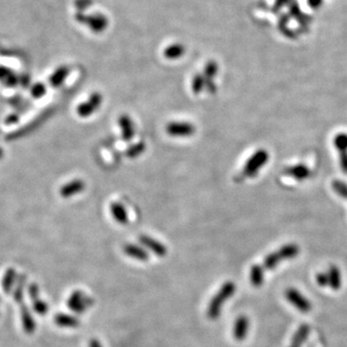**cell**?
Returning <instances> with one entry per match:
<instances>
[{
    "label": "cell",
    "instance_id": "obj_1",
    "mask_svg": "<svg viewBox=\"0 0 347 347\" xmlns=\"http://www.w3.org/2000/svg\"><path fill=\"white\" fill-rule=\"evenodd\" d=\"M236 290V286L233 282L228 281L224 283L216 294L212 298L208 306L207 316L211 320H217L220 317L222 307L230 298H231Z\"/></svg>",
    "mask_w": 347,
    "mask_h": 347
},
{
    "label": "cell",
    "instance_id": "obj_2",
    "mask_svg": "<svg viewBox=\"0 0 347 347\" xmlns=\"http://www.w3.org/2000/svg\"><path fill=\"white\" fill-rule=\"evenodd\" d=\"M94 298H92L80 289L74 290L67 300V306L69 309L77 314H82L86 312L90 308L94 306Z\"/></svg>",
    "mask_w": 347,
    "mask_h": 347
},
{
    "label": "cell",
    "instance_id": "obj_3",
    "mask_svg": "<svg viewBox=\"0 0 347 347\" xmlns=\"http://www.w3.org/2000/svg\"><path fill=\"white\" fill-rule=\"evenodd\" d=\"M269 154L265 150H258L245 163L243 170H242V176L243 177H253L257 175L260 168H262L268 161Z\"/></svg>",
    "mask_w": 347,
    "mask_h": 347
},
{
    "label": "cell",
    "instance_id": "obj_4",
    "mask_svg": "<svg viewBox=\"0 0 347 347\" xmlns=\"http://www.w3.org/2000/svg\"><path fill=\"white\" fill-rule=\"evenodd\" d=\"M77 19L79 22H82L88 25L94 32L99 33L102 32L107 27V19L101 14H95L90 16H84L81 13L77 14Z\"/></svg>",
    "mask_w": 347,
    "mask_h": 347
},
{
    "label": "cell",
    "instance_id": "obj_5",
    "mask_svg": "<svg viewBox=\"0 0 347 347\" xmlns=\"http://www.w3.org/2000/svg\"><path fill=\"white\" fill-rule=\"evenodd\" d=\"M285 295L288 301L294 306L301 312H308L311 309V303L296 289L289 288L286 290Z\"/></svg>",
    "mask_w": 347,
    "mask_h": 347
},
{
    "label": "cell",
    "instance_id": "obj_6",
    "mask_svg": "<svg viewBox=\"0 0 347 347\" xmlns=\"http://www.w3.org/2000/svg\"><path fill=\"white\" fill-rule=\"evenodd\" d=\"M101 102H102V96L99 93L96 92L90 96L87 101L78 105L77 114L82 118H87L98 108Z\"/></svg>",
    "mask_w": 347,
    "mask_h": 347
},
{
    "label": "cell",
    "instance_id": "obj_7",
    "mask_svg": "<svg viewBox=\"0 0 347 347\" xmlns=\"http://www.w3.org/2000/svg\"><path fill=\"white\" fill-rule=\"evenodd\" d=\"M195 127L190 123L172 122L166 126V132L173 137H188L195 133Z\"/></svg>",
    "mask_w": 347,
    "mask_h": 347
},
{
    "label": "cell",
    "instance_id": "obj_8",
    "mask_svg": "<svg viewBox=\"0 0 347 347\" xmlns=\"http://www.w3.org/2000/svg\"><path fill=\"white\" fill-rule=\"evenodd\" d=\"M139 241L143 247H145L147 250L153 252L154 255H156L159 258H163L167 255L166 246L149 235H141L139 237Z\"/></svg>",
    "mask_w": 347,
    "mask_h": 347
},
{
    "label": "cell",
    "instance_id": "obj_9",
    "mask_svg": "<svg viewBox=\"0 0 347 347\" xmlns=\"http://www.w3.org/2000/svg\"><path fill=\"white\" fill-rule=\"evenodd\" d=\"M19 306H20V320H21L22 328L26 334L32 335L36 330L35 318L31 312V309L26 304H21Z\"/></svg>",
    "mask_w": 347,
    "mask_h": 347
},
{
    "label": "cell",
    "instance_id": "obj_10",
    "mask_svg": "<svg viewBox=\"0 0 347 347\" xmlns=\"http://www.w3.org/2000/svg\"><path fill=\"white\" fill-rule=\"evenodd\" d=\"M250 329V320L246 315H240L236 318L233 325V338L237 342H243L248 336Z\"/></svg>",
    "mask_w": 347,
    "mask_h": 347
},
{
    "label": "cell",
    "instance_id": "obj_11",
    "mask_svg": "<svg viewBox=\"0 0 347 347\" xmlns=\"http://www.w3.org/2000/svg\"><path fill=\"white\" fill-rule=\"evenodd\" d=\"M284 174L295 180L303 181L310 176L311 171L305 164H296V165H291V166L285 168Z\"/></svg>",
    "mask_w": 347,
    "mask_h": 347
},
{
    "label": "cell",
    "instance_id": "obj_12",
    "mask_svg": "<svg viewBox=\"0 0 347 347\" xmlns=\"http://www.w3.org/2000/svg\"><path fill=\"white\" fill-rule=\"evenodd\" d=\"M54 322L61 328H77L80 326V319L73 314L64 312L57 313L54 317Z\"/></svg>",
    "mask_w": 347,
    "mask_h": 347
},
{
    "label": "cell",
    "instance_id": "obj_13",
    "mask_svg": "<svg viewBox=\"0 0 347 347\" xmlns=\"http://www.w3.org/2000/svg\"><path fill=\"white\" fill-rule=\"evenodd\" d=\"M124 252L128 257L134 260L146 261L150 259V255L147 250L136 244H126L124 246Z\"/></svg>",
    "mask_w": 347,
    "mask_h": 347
},
{
    "label": "cell",
    "instance_id": "obj_14",
    "mask_svg": "<svg viewBox=\"0 0 347 347\" xmlns=\"http://www.w3.org/2000/svg\"><path fill=\"white\" fill-rule=\"evenodd\" d=\"M84 188H85V183L83 180L75 179L67 183L66 185H64L60 190V194L64 198H70L77 194H79L84 190Z\"/></svg>",
    "mask_w": 347,
    "mask_h": 347
},
{
    "label": "cell",
    "instance_id": "obj_15",
    "mask_svg": "<svg viewBox=\"0 0 347 347\" xmlns=\"http://www.w3.org/2000/svg\"><path fill=\"white\" fill-rule=\"evenodd\" d=\"M118 122H119V126H120V129L122 131L123 140L126 142H130L133 139V137L135 135V129H134L132 120L128 115L125 114L119 118Z\"/></svg>",
    "mask_w": 347,
    "mask_h": 347
},
{
    "label": "cell",
    "instance_id": "obj_16",
    "mask_svg": "<svg viewBox=\"0 0 347 347\" xmlns=\"http://www.w3.org/2000/svg\"><path fill=\"white\" fill-rule=\"evenodd\" d=\"M17 281H18V276H17L16 270L13 268L7 269V271L5 272V274L3 276L2 282H1V285H2L1 287H2L3 292L7 295L12 294Z\"/></svg>",
    "mask_w": 347,
    "mask_h": 347
},
{
    "label": "cell",
    "instance_id": "obj_17",
    "mask_svg": "<svg viewBox=\"0 0 347 347\" xmlns=\"http://www.w3.org/2000/svg\"><path fill=\"white\" fill-rule=\"evenodd\" d=\"M26 281H27V279H26L25 275H19L18 277V281L16 283L15 289L12 293L15 302L19 305L25 303L24 302V290H25V287H26Z\"/></svg>",
    "mask_w": 347,
    "mask_h": 347
},
{
    "label": "cell",
    "instance_id": "obj_18",
    "mask_svg": "<svg viewBox=\"0 0 347 347\" xmlns=\"http://www.w3.org/2000/svg\"><path fill=\"white\" fill-rule=\"evenodd\" d=\"M217 70H218V67H217L216 63L212 61L207 64V66L205 68L204 75H203L205 77V80H206V87L209 89V91L211 93H214L216 91V87L213 83V78L216 76Z\"/></svg>",
    "mask_w": 347,
    "mask_h": 347
},
{
    "label": "cell",
    "instance_id": "obj_19",
    "mask_svg": "<svg viewBox=\"0 0 347 347\" xmlns=\"http://www.w3.org/2000/svg\"><path fill=\"white\" fill-rule=\"evenodd\" d=\"M328 278H329V287L334 290H339L342 288V273L338 266L331 265L328 271Z\"/></svg>",
    "mask_w": 347,
    "mask_h": 347
},
{
    "label": "cell",
    "instance_id": "obj_20",
    "mask_svg": "<svg viewBox=\"0 0 347 347\" xmlns=\"http://www.w3.org/2000/svg\"><path fill=\"white\" fill-rule=\"evenodd\" d=\"M110 212L113 218L121 225H126L129 221L128 212L123 205L120 203H112L110 206Z\"/></svg>",
    "mask_w": 347,
    "mask_h": 347
},
{
    "label": "cell",
    "instance_id": "obj_21",
    "mask_svg": "<svg viewBox=\"0 0 347 347\" xmlns=\"http://www.w3.org/2000/svg\"><path fill=\"white\" fill-rule=\"evenodd\" d=\"M250 282L254 288H260L264 283V267L254 264L250 269Z\"/></svg>",
    "mask_w": 347,
    "mask_h": 347
},
{
    "label": "cell",
    "instance_id": "obj_22",
    "mask_svg": "<svg viewBox=\"0 0 347 347\" xmlns=\"http://www.w3.org/2000/svg\"><path fill=\"white\" fill-rule=\"evenodd\" d=\"M310 332V328L308 324H302L295 332L292 341L291 347H301L306 343Z\"/></svg>",
    "mask_w": 347,
    "mask_h": 347
},
{
    "label": "cell",
    "instance_id": "obj_23",
    "mask_svg": "<svg viewBox=\"0 0 347 347\" xmlns=\"http://www.w3.org/2000/svg\"><path fill=\"white\" fill-rule=\"evenodd\" d=\"M279 255L281 256L282 260H292L294 258H296L299 253H300V249L299 246L297 244L294 243H289L286 245H283L279 250H278Z\"/></svg>",
    "mask_w": 347,
    "mask_h": 347
},
{
    "label": "cell",
    "instance_id": "obj_24",
    "mask_svg": "<svg viewBox=\"0 0 347 347\" xmlns=\"http://www.w3.org/2000/svg\"><path fill=\"white\" fill-rule=\"evenodd\" d=\"M184 52H185V48L182 44L174 43V44L168 46L164 50V56L167 59H177V58H180Z\"/></svg>",
    "mask_w": 347,
    "mask_h": 347
},
{
    "label": "cell",
    "instance_id": "obj_25",
    "mask_svg": "<svg viewBox=\"0 0 347 347\" xmlns=\"http://www.w3.org/2000/svg\"><path fill=\"white\" fill-rule=\"evenodd\" d=\"M282 258L279 255L278 251H275L273 253L268 254L265 259L263 260V267L264 269H268V270H272L274 269L277 265H279L282 261Z\"/></svg>",
    "mask_w": 347,
    "mask_h": 347
},
{
    "label": "cell",
    "instance_id": "obj_26",
    "mask_svg": "<svg viewBox=\"0 0 347 347\" xmlns=\"http://www.w3.org/2000/svg\"><path fill=\"white\" fill-rule=\"evenodd\" d=\"M334 145L340 154L347 152V133H339L334 138Z\"/></svg>",
    "mask_w": 347,
    "mask_h": 347
},
{
    "label": "cell",
    "instance_id": "obj_27",
    "mask_svg": "<svg viewBox=\"0 0 347 347\" xmlns=\"http://www.w3.org/2000/svg\"><path fill=\"white\" fill-rule=\"evenodd\" d=\"M32 302V309L39 315H45L48 310H49V307L48 304L45 301H43V299H41V297L31 301Z\"/></svg>",
    "mask_w": 347,
    "mask_h": 347
},
{
    "label": "cell",
    "instance_id": "obj_28",
    "mask_svg": "<svg viewBox=\"0 0 347 347\" xmlns=\"http://www.w3.org/2000/svg\"><path fill=\"white\" fill-rule=\"evenodd\" d=\"M69 74V70L68 68L66 67H63V68H60L56 71V73L52 76L51 77V83L53 86H59L64 80L65 78L67 77Z\"/></svg>",
    "mask_w": 347,
    "mask_h": 347
},
{
    "label": "cell",
    "instance_id": "obj_29",
    "mask_svg": "<svg viewBox=\"0 0 347 347\" xmlns=\"http://www.w3.org/2000/svg\"><path fill=\"white\" fill-rule=\"evenodd\" d=\"M205 87H206V80H205L204 76H202L200 74L196 75L192 79V85H191L193 93L195 95H199V94H201V92L204 90Z\"/></svg>",
    "mask_w": 347,
    "mask_h": 347
},
{
    "label": "cell",
    "instance_id": "obj_30",
    "mask_svg": "<svg viewBox=\"0 0 347 347\" xmlns=\"http://www.w3.org/2000/svg\"><path fill=\"white\" fill-rule=\"evenodd\" d=\"M144 151H145V144L143 142H139L132 145L127 150L126 155L130 158H135L138 157Z\"/></svg>",
    "mask_w": 347,
    "mask_h": 347
},
{
    "label": "cell",
    "instance_id": "obj_31",
    "mask_svg": "<svg viewBox=\"0 0 347 347\" xmlns=\"http://www.w3.org/2000/svg\"><path fill=\"white\" fill-rule=\"evenodd\" d=\"M332 187L334 191L342 198L347 199V183L343 180L336 179L332 183Z\"/></svg>",
    "mask_w": 347,
    "mask_h": 347
},
{
    "label": "cell",
    "instance_id": "obj_32",
    "mask_svg": "<svg viewBox=\"0 0 347 347\" xmlns=\"http://www.w3.org/2000/svg\"><path fill=\"white\" fill-rule=\"evenodd\" d=\"M27 294L31 301L40 297V288L36 283H31L27 287Z\"/></svg>",
    "mask_w": 347,
    "mask_h": 347
},
{
    "label": "cell",
    "instance_id": "obj_33",
    "mask_svg": "<svg viewBox=\"0 0 347 347\" xmlns=\"http://www.w3.org/2000/svg\"><path fill=\"white\" fill-rule=\"evenodd\" d=\"M316 283L319 287L321 288H326L329 286V278H328V274L321 272L318 273L316 275Z\"/></svg>",
    "mask_w": 347,
    "mask_h": 347
},
{
    "label": "cell",
    "instance_id": "obj_34",
    "mask_svg": "<svg viewBox=\"0 0 347 347\" xmlns=\"http://www.w3.org/2000/svg\"><path fill=\"white\" fill-rule=\"evenodd\" d=\"M340 164L343 172L347 174V152L340 154Z\"/></svg>",
    "mask_w": 347,
    "mask_h": 347
},
{
    "label": "cell",
    "instance_id": "obj_35",
    "mask_svg": "<svg viewBox=\"0 0 347 347\" xmlns=\"http://www.w3.org/2000/svg\"><path fill=\"white\" fill-rule=\"evenodd\" d=\"M92 4V0H77L76 5L78 9H86L89 5Z\"/></svg>",
    "mask_w": 347,
    "mask_h": 347
},
{
    "label": "cell",
    "instance_id": "obj_36",
    "mask_svg": "<svg viewBox=\"0 0 347 347\" xmlns=\"http://www.w3.org/2000/svg\"><path fill=\"white\" fill-rule=\"evenodd\" d=\"M89 347H103L97 339H92L89 342Z\"/></svg>",
    "mask_w": 347,
    "mask_h": 347
},
{
    "label": "cell",
    "instance_id": "obj_37",
    "mask_svg": "<svg viewBox=\"0 0 347 347\" xmlns=\"http://www.w3.org/2000/svg\"><path fill=\"white\" fill-rule=\"evenodd\" d=\"M0 301H1V298H0Z\"/></svg>",
    "mask_w": 347,
    "mask_h": 347
},
{
    "label": "cell",
    "instance_id": "obj_38",
    "mask_svg": "<svg viewBox=\"0 0 347 347\" xmlns=\"http://www.w3.org/2000/svg\"></svg>",
    "mask_w": 347,
    "mask_h": 347
}]
</instances>
